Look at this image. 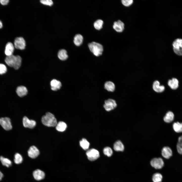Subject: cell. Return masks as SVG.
Here are the masks:
<instances>
[{
    "mask_svg": "<svg viewBox=\"0 0 182 182\" xmlns=\"http://www.w3.org/2000/svg\"><path fill=\"white\" fill-rule=\"evenodd\" d=\"M21 61L22 59L20 56L13 55L7 56L5 59V61L8 65L16 70L18 69L20 67Z\"/></svg>",
    "mask_w": 182,
    "mask_h": 182,
    "instance_id": "cell-1",
    "label": "cell"
},
{
    "mask_svg": "<svg viewBox=\"0 0 182 182\" xmlns=\"http://www.w3.org/2000/svg\"><path fill=\"white\" fill-rule=\"evenodd\" d=\"M41 122L44 125L49 127L56 126L57 123L54 115L50 112L47 113L42 117Z\"/></svg>",
    "mask_w": 182,
    "mask_h": 182,
    "instance_id": "cell-2",
    "label": "cell"
},
{
    "mask_svg": "<svg viewBox=\"0 0 182 182\" xmlns=\"http://www.w3.org/2000/svg\"><path fill=\"white\" fill-rule=\"evenodd\" d=\"M88 47L91 52L95 56L101 55L103 51V47L100 44L95 42L89 43Z\"/></svg>",
    "mask_w": 182,
    "mask_h": 182,
    "instance_id": "cell-3",
    "label": "cell"
},
{
    "mask_svg": "<svg viewBox=\"0 0 182 182\" xmlns=\"http://www.w3.org/2000/svg\"><path fill=\"white\" fill-rule=\"evenodd\" d=\"M173 50L174 53L179 56H182V39L177 38L172 43Z\"/></svg>",
    "mask_w": 182,
    "mask_h": 182,
    "instance_id": "cell-4",
    "label": "cell"
},
{
    "mask_svg": "<svg viewBox=\"0 0 182 182\" xmlns=\"http://www.w3.org/2000/svg\"><path fill=\"white\" fill-rule=\"evenodd\" d=\"M86 154L89 160L94 161L97 159L100 156L99 153L97 150L92 148L87 151Z\"/></svg>",
    "mask_w": 182,
    "mask_h": 182,
    "instance_id": "cell-5",
    "label": "cell"
},
{
    "mask_svg": "<svg viewBox=\"0 0 182 182\" xmlns=\"http://www.w3.org/2000/svg\"><path fill=\"white\" fill-rule=\"evenodd\" d=\"M0 124L3 128L6 130H11L12 128L10 119L7 117L0 118Z\"/></svg>",
    "mask_w": 182,
    "mask_h": 182,
    "instance_id": "cell-6",
    "label": "cell"
},
{
    "mask_svg": "<svg viewBox=\"0 0 182 182\" xmlns=\"http://www.w3.org/2000/svg\"><path fill=\"white\" fill-rule=\"evenodd\" d=\"M14 44L16 48L21 50L25 49L26 46L25 40L22 37H16L15 39Z\"/></svg>",
    "mask_w": 182,
    "mask_h": 182,
    "instance_id": "cell-7",
    "label": "cell"
},
{
    "mask_svg": "<svg viewBox=\"0 0 182 182\" xmlns=\"http://www.w3.org/2000/svg\"><path fill=\"white\" fill-rule=\"evenodd\" d=\"M150 164L152 166L156 169H161L164 164L163 160L160 157L153 158L151 161Z\"/></svg>",
    "mask_w": 182,
    "mask_h": 182,
    "instance_id": "cell-8",
    "label": "cell"
},
{
    "mask_svg": "<svg viewBox=\"0 0 182 182\" xmlns=\"http://www.w3.org/2000/svg\"><path fill=\"white\" fill-rule=\"evenodd\" d=\"M117 106L116 101L111 99H108L105 100L103 107L107 111H109L115 109Z\"/></svg>",
    "mask_w": 182,
    "mask_h": 182,
    "instance_id": "cell-9",
    "label": "cell"
},
{
    "mask_svg": "<svg viewBox=\"0 0 182 182\" xmlns=\"http://www.w3.org/2000/svg\"><path fill=\"white\" fill-rule=\"evenodd\" d=\"M24 126L26 128H33L36 126V122L32 120L29 119L27 117L25 116L23 119Z\"/></svg>",
    "mask_w": 182,
    "mask_h": 182,
    "instance_id": "cell-10",
    "label": "cell"
},
{
    "mask_svg": "<svg viewBox=\"0 0 182 182\" xmlns=\"http://www.w3.org/2000/svg\"><path fill=\"white\" fill-rule=\"evenodd\" d=\"M28 152L29 156L33 158H36L39 154L38 149L34 146H32L30 148Z\"/></svg>",
    "mask_w": 182,
    "mask_h": 182,
    "instance_id": "cell-11",
    "label": "cell"
},
{
    "mask_svg": "<svg viewBox=\"0 0 182 182\" xmlns=\"http://www.w3.org/2000/svg\"><path fill=\"white\" fill-rule=\"evenodd\" d=\"M113 29L118 32H122L124 29V24L120 20L115 21L113 26Z\"/></svg>",
    "mask_w": 182,
    "mask_h": 182,
    "instance_id": "cell-12",
    "label": "cell"
},
{
    "mask_svg": "<svg viewBox=\"0 0 182 182\" xmlns=\"http://www.w3.org/2000/svg\"><path fill=\"white\" fill-rule=\"evenodd\" d=\"M14 50V46L12 43L8 42L6 45L5 53L7 56L13 55Z\"/></svg>",
    "mask_w": 182,
    "mask_h": 182,
    "instance_id": "cell-13",
    "label": "cell"
},
{
    "mask_svg": "<svg viewBox=\"0 0 182 182\" xmlns=\"http://www.w3.org/2000/svg\"><path fill=\"white\" fill-rule=\"evenodd\" d=\"M172 151L169 147H164L162 150V155L166 159L169 158L172 155Z\"/></svg>",
    "mask_w": 182,
    "mask_h": 182,
    "instance_id": "cell-14",
    "label": "cell"
},
{
    "mask_svg": "<svg viewBox=\"0 0 182 182\" xmlns=\"http://www.w3.org/2000/svg\"><path fill=\"white\" fill-rule=\"evenodd\" d=\"M33 175L35 179L39 180L43 179L45 175L43 171L39 169H37L33 172Z\"/></svg>",
    "mask_w": 182,
    "mask_h": 182,
    "instance_id": "cell-15",
    "label": "cell"
},
{
    "mask_svg": "<svg viewBox=\"0 0 182 182\" xmlns=\"http://www.w3.org/2000/svg\"><path fill=\"white\" fill-rule=\"evenodd\" d=\"M153 88L154 90L157 93H161L163 92L165 87L163 85H160V83L158 81H155L153 85Z\"/></svg>",
    "mask_w": 182,
    "mask_h": 182,
    "instance_id": "cell-16",
    "label": "cell"
},
{
    "mask_svg": "<svg viewBox=\"0 0 182 182\" xmlns=\"http://www.w3.org/2000/svg\"><path fill=\"white\" fill-rule=\"evenodd\" d=\"M16 92L19 96L22 97L27 94L28 93V90L25 87L23 86H20L17 87Z\"/></svg>",
    "mask_w": 182,
    "mask_h": 182,
    "instance_id": "cell-17",
    "label": "cell"
},
{
    "mask_svg": "<svg viewBox=\"0 0 182 182\" xmlns=\"http://www.w3.org/2000/svg\"><path fill=\"white\" fill-rule=\"evenodd\" d=\"M50 85L51 89L54 91H56L59 89L61 86V82L55 79L52 80L51 82Z\"/></svg>",
    "mask_w": 182,
    "mask_h": 182,
    "instance_id": "cell-18",
    "label": "cell"
},
{
    "mask_svg": "<svg viewBox=\"0 0 182 182\" xmlns=\"http://www.w3.org/2000/svg\"><path fill=\"white\" fill-rule=\"evenodd\" d=\"M113 147L114 150L117 151H122L124 149V146L123 144L119 140L115 142L113 145Z\"/></svg>",
    "mask_w": 182,
    "mask_h": 182,
    "instance_id": "cell-19",
    "label": "cell"
},
{
    "mask_svg": "<svg viewBox=\"0 0 182 182\" xmlns=\"http://www.w3.org/2000/svg\"><path fill=\"white\" fill-rule=\"evenodd\" d=\"M174 115L173 113L170 111L168 112L164 118V120L167 123H170L174 120Z\"/></svg>",
    "mask_w": 182,
    "mask_h": 182,
    "instance_id": "cell-20",
    "label": "cell"
},
{
    "mask_svg": "<svg viewBox=\"0 0 182 182\" xmlns=\"http://www.w3.org/2000/svg\"><path fill=\"white\" fill-rule=\"evenodd\" d=\"M168 84L171 89H176L178 87V81L177 79L174 78L168 81Z\"/></svg>",
    "mask_w": 182,
    "mask_h": 182,
    "instance_id": "cell-21",
    "label": "cell"
},
{
    "mask_svg": "<svg viewBox=\"0 0 182 182\" xmlns=\"http://www.w3.org/2000/svg\"><path fill=\"white\" fill-rule=\"evenodd\" d=\"M58 56L59 58L61 60H66L68 57L66 51L64 49L60 50L58 52Z\"/></svg>",
    "mask_w": 182,
    "mask_h": 182,
    "instance_id": "cell-22",
    "label": "cell"
},
{
    "mask_svg": "<svg viewBox=\"0 0 182 182\" xmlns=\"http://www.w3.org/2000/svg\"><path fill=\"white\" fill-rule=\"evenodd\" d=\"M83 40V36L79 34L76 35L74 38V42L77 46H79L82 43Z\"/></svg>",
    "mask_w": 182,
    "mask_h": 182,
    "instance_id": "cell-23",
    "label": "cell"
},
{
    "mask_svg": "<svg viewBox=\"0 0 182 182\" xmlns=\"http://www.w3.org/2000/svg\"><path fill=\"white\" fill-rule=\"evenodd\" d=\"M104 87L105 89L109 92H113L115 89L114 84L111 81L106 82L104 84Z\"/></svg>",
    "mask_w": 182,
    "mask_h": 182,
    "instance_id": "cell-24",
    "label": "cell"
},
{
    "mask_svg": "<svg viewBox=\"0 0 182 182\" xmlns=\"http://www.w3.org/2000/svg\"><path fill=\"white\" fill-rule=\"evenodd\" d=\"M67 127L66 124L63 121H60L57 124L56 126V130L59 131L63 132L64 131Z\"/></svg>",
    "mask_w": 182,
    "mask_h": 182,
    "instance_id": "cell-25",
    "label": "cell"
},
{
    "mask_svg": "<svg viewBox=\"0 0 182 182\" xmlns=\"http://www.w3.org/2000/svg\"><path fill=\"white\" fill-rule=\"evenodd\" d=\"M0 160L3 165L7 167H9L12 165V162L7 158L1 156L0 157Z\"/></svg>",
    "mask_w": 182,
    "mask_h": 182,
    "instance_id": "cell-26",
    "label": "cell"
},
{
    "mask_svg": "<svg viewBox=\"0 0 182 182\" xmlns=\"http://www.w3.org/2000/svg\"><path fill=\"white\" fill-rule=\"evenodd\" d=\"M174 131L177 133L182 132V123L177 122L174 123L173 125Z\"/></svg>",
    "mask_w": 182,
    "mask_h": 182,
    "instance_id": "cell-27",
    "label": "cell"
},
{
    "mask_svg": "<svg viewBox=\"0 0 182 182\" xmlns=\"http://www.w3.org/2000/svg\"><path fill=\"white\" fill-rule=\"evenodd\" d=\"M80 146L84 150H87L89 148V143L85 139L83 138L79 142Z\"/></svg>",
    "mask_w": 182,
    "mask_h": 182,
    "instance_id": "cell-28",
    "label": "cell"
},
{
    "mask_svg": "<svg viewBox=\"0 0 182 182\" xmlns=\"http://www.w3.org/2000/svg\"><path fill=\"white\" fill-rule=\"evenodd\" d=\"M162 178V175L157 173L153 174L152 177V180L153 182H161Z\"/></svg>",
    "mask_w": 182,
    "mask_h": 182,
    "instance_id": "cell-29",
    "label": "cell"
},
{
    "mask_svg": "<svg viewBox=\"0 0 182 182\" xmlns=\"http://www.w3.org/2000/svg\"><path fill=\"white\" fill-rule=\"evenodd\" d=\"M103 22L101 19H98L94 23V25L95 28L97 30H100L102 27Z\"/></svg>",
    "mask_w": 182,
    "mask_h": 182,
    "instance_id": "cell-30",
    "label": "cell"
},
{
    "mask_svg": "<svg viewBox=\"0 0 182 182\" xmlns=\"http://www.w3.org/2000/svg\"><path fill=\"white\" fill-rule=\"evenodd\" d=\"M23 159L21 155L19 153H16L14 155V161L16 164H19L21 163Z\"/></svg>",
    "mask_w": 182,
    "mask_h": 182,
    "instance_id": "cell-31",
    "label": "cell"
},
{
    "mask_svg": "<svg viewBox=\"0 0 182 182\" xmlns=\"http://www.w3.org/2000/svg\"><path fill=\"white\" fill-rule=\"evenodd\" d=\"M104 154L108 157L111 156L113 154V151L112 149L109 147H106L103 150Z\"/></svg>",
    "mask_w": 182,
    "mask_h": 182,
    "instance_id": "cell-32",
    "label": "cell"
},
{
    "mask_svg": "<svg viewBox=\"0 0 182 182\" xmlns=\"http://www.w3.org/2000/svg\"><path fill=\"white\" fill-rule=\"evenodd\" d=\"M122 4L126 7H129L133 3V0H122L121 1Z\"/></svg>",
    "mask_w": 182,
    "mask_h": 182,
    "instance_id": "cell-33",
    "label": "cell"
},
{
    "mask_svg": "<svg viewBox=\"0 0 182 182\" xmlns=\"http://www.w3.org/2000/svg\"><path fill=\"white\" fill-rule=\"evenodd\" d=\"M7 71L6 66L4 64L0 63V74H3L5 73Z\"/></svg>",
    "mask_w": 182,
    "mask_h": 182,
    "instance_id": "cell-34",
    "label": "cell"
},
{
    "mask_svg": "<svg viewBox=\"0 0 182 182\" xmlns=\"http://www.w3.org/2000/svg\"><path fill=\"white\" fill-rule=\"evenodd\" d=\"M40 2L43 5L50 6H52L53 4V2L51 0H41Z\"/></svg>",
    "mask_w": 182,
    "mask_h": 182,
    "instance_id": "cell-35",
    "label": "cell"
},
{
    "mask_svg": "<svg viewBox=\"0 0 182 182\" xmlns=\"http://www.w3.org/2000/svg\"><path fill=\"white\" fill-rule=\"evenodd\" d=\"M176 148L179 154L182 155V143L178 142Z\"/></svg>",
    "mask_w": 182,
    "mask_h": 182,
    "instance_id": "cell-36",
    "label": "cell"
},
{
    "mask_svg": "<svg viewBox=\"0 0 182 182\" xmlns=\"http://www.w3.org/2000/svg\"><path fill=\"white\" fill-rule=\"evenodd\" d=\"M9 0H1L0 2L3 5H7L9 3Z\"/></svg>",
    "mask_w": 182,
    "mask_h": 182,
    "instance_id": "cell-37",
    "label": "cell"
},
{
    "mask_svg": "<svg viewBox=\"0 0 182 182\" xmlns=\"http://www.w3.org/2000/svg\"><path fill=\"white\" fill-rule=\"evenodd\" d=\"M178 142L182 143V135L178 138Z\"/></svg>",
    "mask_w": 182,
    "mask_h": 182,
    "instance_id": "cell-38",
    "label": "cell"
},
{
    "mask_svg": "<svg viewBox=\"0 0 182 182\" xmlns=\"http://www.w3.org/2000/svg\"><path fill=\"white\" fill-rule=\"evenodd\" d=\"M3 176V173L0 171V181L2 179Z\"/></svg>",
    "mask_w": 182,
    "mask_h": 182,
    "instance_id": "cell-39",
    "label": "cell"
},
{
    "mask_svg": "<svg viewBox=\"0 0 182 182\" xmlns=\"http://www.w3.org/2000/svg\"><path fill=\"white\" fill-rule=\"evenodd\" d=\"M3 27V24L1 21L0 20V29L1 28Z\"/></svg>",
    "mask_w": 182,
    "mask_h": 182,
    "instance_id": "cell-40",
    "label": "cell"
}]
</instances>
